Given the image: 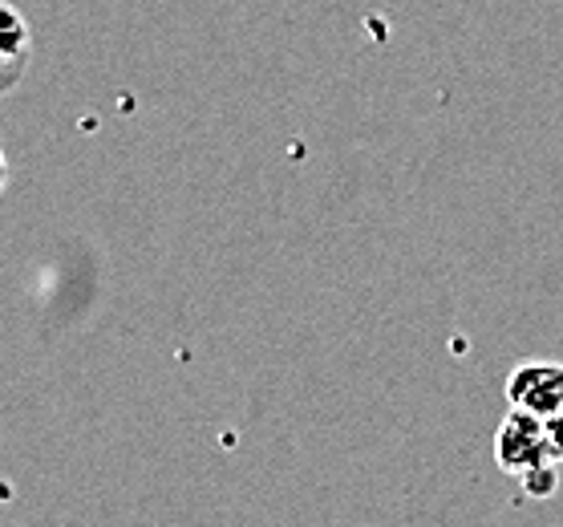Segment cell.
Instances as JSON below:
<instances>
[{
	"label": "cell",
	"mask_w": 563,
	"mask_h": 527,
	"mask_svg": "<svg viewBox=\"0 0 563 527\" xmlns=\"http://www.w3.org/2000/svg\"><path fill=\"white\" fill-rule=\"evenodd\" d=\"M495 459H499L503 471L511 475H527L543 463H555L548 450V430H543V418L536 414L515 410L499 422V435H495Z\"/></svg>",
	"instance_id": "6da1fadb"
},
{
	"label": "cell",
	"mask_w": 563,
	"mask_h": 527,
	"mask_svg": "<svg viewBox=\"0 0 563 527\" xmlns=\"http://www.w3.org/2000/svg\"><path fill=\"white\" fill-rule=\"evenodd\" d=\"M507 402L515 410L551 418L563 410V365L560 361H527L507 377Z\"/></svg>",
	"instance_id": "7a4b0ae2"
},
{
	"label": "cell",
	"mask_w": 563,
	"mask_h": 527,
	"mask_svg": "<svg viewBox=\"0 0 563 527\" xmlns=\"http://www.w3.org/2000/svg\"><path fill=\"white\" fill-rule=\"evenodd\" d=\"M33 65V33L13 4H0V98L21 86Z\"/></svg>",
	"instance_id": "3957f363"
},
{
	"label": "cell",
	"mask_w": 563,
	"mask_h": 527,
	"mask_svg": "<svg viewBox=\"0 0 563 527\" xmlns=\"http://www.w3.org/2000/svg\"><path fill=\"white\" fill-rule=\"evenodd\" d=\"M523 479V491L527 495H539V499H548V495H555V487H560V471H555V463H543L536 466V471H527Z\"/></svg>",
	"instance_id": "277c9868"
},
{
	"label": "cell",
	"mask_w": 563,
	"mask_h": 527,
	"mask_svg": "<svg viewBox=\"0 0 563 527\" xmlns=\"http://www.w3.org/2000/svg\"><path fill=\"white\" fill-rule=\"evenodd\" d=\"M543 430H548V450L555 463H563V410L543 418Z\"/></svg>",
	"instance_id": "5b68a950"
},
{
	"label": "cell",
	"mask_w": 563,
	"mask_h": 527,
	"mask_svg": "<svg viewBox=\"0 0 563 527\" xmlns=\"http://www.w3.org/2000/svg\"><path fill=\"white\" fill-rule=\"evenodd\" d=\"M4 175H9V167H4V151H0V191H4Z\"/></svg>",
	"instance_id": "8992f818"
}]
</instances>
